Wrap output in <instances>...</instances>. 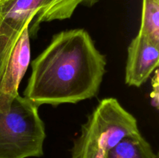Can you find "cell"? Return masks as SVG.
Returning <instances> with one entry per match:
<instances>
[{"mask_svg": "<svg viewBox=\"0 0 159 158\" xmlns=\"http://www.w3.org/2000/svg\"><path fill=\"white\" fill-rule=\"evenodd\" d=\"M107 60L86 30H65L52 37L31 63L24 97L38 105L75 104L99 92Z\"/></svg>", "mask_w": 159, "mask_h": 158, "instance_id": "obj_1", "label": "cell"}, {"mask_svg": "<svg viewBox=\"0 0 159 158\" xmlns=\"http://www.w3.org/2000/svg\"><path fill=\"white\" fill-rule=\"evenodd\" d=\"M139 133L136 118L117 99H104L82 125L80 136L74 141L71 158H95L97 154L106 155L124 138Z\"/></svg>", "mask_w": 159, "mask_h": 158, "instance_id": "obj_2", "label": "cell"}, {"mask_svg": "<svg viewBox=\"0 0 159 158\" xmlns=\"http://www.w3.org/2000/svg\"><path fill=\"white\" fill-rule=\"evenodd\" d=\"M38 109L19 94L7 110L0 111V158L43 156L46 132Z\"/></svg>", "mask_w": 159, "mask_h": 158, "instance_id": "obj_3", "label": "cell"}, {"mask_svg": "<svg viewBox=\"0 0 159 158\" xmlns=\"http://www.w3.org/2000/svg\"><path fill=\"white\" fill-rule=\"evenodd\" d=\"M30 25L16 32L0 33V111L7 110L19 94L30 63Z\"/></svg>", "mask_w": 159, "mask_h": 158, "instance_id": "obj_4", "label": "cell"}, {"mask_svg": "<svg viewBox=\"0 0 159 158\" xmlns=\"http://www.w3.org/2000/svg\"><path fill=\"white\" fill-rule=\"evenodd\" d=\"M158 63L159 44L138 33L127 48L125 83L128 86L141 87L158 69Z\"/></svg>", "mask_w": 159, "mask_h": 158, "instance_id": "obj_5", "label": "cell"}, {"mask_svg": "<svg viewBox=\"0 0 159 158\" xmlns=\"http://www.w3.org/2000/svg\"><path fill=\"white\" fill-rule=\"evenodd\" d=\"M52 0H0V33L20 31Z\"/></svg>", "mask_w": 159, "mask_h": 158, "instance_id": "obj_6", "label": "cell"}, {"mask_svg": "<svg viewBox=\"0 0 159 158\" xmlns=\"http://www.w3.org/2000/svg\"><path fill=\"white\" fill-rule=\"evenodd\" d=\"M97 2L99 0H52L34 17V23L30 25V35L34 37L37 34L41 23L69 19L79 5L92 6Z\"/></svg>", "mask_w": 159, "mask_h": 158, "instance_id": "obj_7", "label": "cell"}, {"mask_svg": "<svg viewBox=\"0 0 159 158\" xmlns=\"http://www.w3.org/2000/svg\"><path fill=\"white\" fill-rule=\"evenodd\" d=\"M105 158H158L141 133L128 136L106 153Z\"/></svg>", "mask_w": 159, "mask_h": 158, "instance_id": "obj_8", "label": "cell"}, {"mask_svg": "<svg viewBox=\"0 0 159 158\" xmlns=\"http://www.w3.org/2000/svg\"><path fill=\"white\" fill-rule=\"evenodd\" d=\"M138 33L159 44V0H143Z\"/></svg>", "mask_w": 159, "mask_h": 158, "instance_id": "obj_9", "label": "cell"}, {"mask_svg": "<svg viewBox=\"0 0 159 158\" xmlns=\"http://www.w3.org/2000/svg\"><path fill=\"white\" fill-rule=\"evenodd\" d=\"M158 70H155V76L152 78V92L151 94V98H152V104L155 108H158Z\"/></svg>", "mask_w": 159, "mask_h": 158, "instance_id": "obj_10", "label": "cell"}, {"mask_svg": "<svg viewBox=\"0 0 159 158\" xmlns=\"http://www.w3.org/2000/svg\"><path fill=\"white\" fill-rule=\"evenodd\" d=\"M95 158H105V155L102 154H97Z\"/></svg>", "mask_w": 159, "mask_h": 158, "instance_id": "obj_11", "label": "cell"}]
</instances>
